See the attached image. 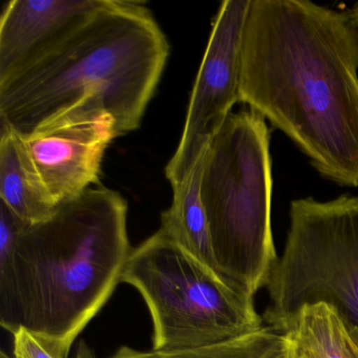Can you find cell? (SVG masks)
I'll use <instances>...</instances> for the list:
<instances>
[{"label": "cell", "mask_w": 358, "mask_h": 358, "mask_svg": "<svg viewBox=\"0 0 358 358\" xmlns=\"http://www.w3.org/2000/svg\"><path fill=\"white\" fill-rule=\"evenodd\" d=\"M131 250L119 192L98 185L60 203L0 253V324L12 335L26 329L68 358L112 297Z\"/></svg>", "instance_id": "2"}, {"label": "cell", "mask_w": 358, "mask_h": 358, "mask_svg": "<svg viewBox=\"0 0 358 358\" xmlns=\"http://www.w3.org/2000/svg\"><path fill=\"white\" fill-rule=\"evenodd\" d=\"M121 282L148 306L156 354L205 349L264 326L253 297L232 289L162 229L131 250Z\"/></svg>", "instance_id": "5"}, {"label": "cell", "mask_w": 358, "mask_h": 358, "mask_svg": "<svg viewBox=\"0 0 358 358\" xmlns=\"http://www.w3.org/2000/svg\"><path fill=\"white\" fill-rule=\"evenodd\" d=\"M110 358H161L160 355L154 353V352H142L133 348L123 345L117 350L116 353Z\"/></svg>", "instance_id": "15"}, {"label": "cell", "mask_w": 358, "mask_h": 358, "mask_svg": "<svg viewBox=\"0 0 358 358\" xmlns=\"http://www.w3.org/2000/svg\"><path fill=\"white\" fill-rule=\"evenodd\" d=\"M106 0H12L0 20V83L57 47Z\"/></svg>", "instance_id": "9"}, {"label": "cell", "mask_w": 358, "mask_h": 358, "mask_svg": "<svg viewBox=\"0 0 358 358\" xmlns=\"http://www.w3.org/2000/svg\"><path fill=\"white\" fill-rule=\"evenodd\" d=\"M169 56L143 3L106 0L41 59L0 83V127L22 137L71 113H104L119 137L141 125Z\"/></svg>", "instance_id": "3"}, {"label": "cell", "mask_w": 358, "mask_h": 358, "mask_svg": "<svg viewBox=\"0 0 358 358\" xmlns=\"http://www.w3.org/2000/svg\"><path fill=\"white\" fill-rule=\"evenodd\" d=\"M13 357L60 358L26 329H20L13 334Z\"/></svg>", "instance_id": "14"}, {"label": "cell", "mask_w": 358, "mask_h": 358, "mask_svg": "<svg viewBox=\"0 0 358 358\" xmlns=\"http://www.w3.org/2000/svg\"><path fill=\"white\" fill-rule=\"evenodd\" d=\"M0 203L28 223L49 219L57 204L41 181L22 136L8 127L0 133Z\"/></svg>", "instance_id": "10"}, {"label": "cell", "mask_w": 358, "mask_h": 358, "mask_svg": "<svg viewBox=\"0 0 358 358\" xmlns=\"http://www.w3.org/2000/svg\"><path fill=\"white\" fill-rule=\"evenodd\" d=\"M252 0H225L213 20L179 145L165 169L171 187L179 185L205 154L232 108L241 102L245 27Z\"/></svg>", "instance_id": "7"}, {"label": "cell", "mask_w": 358, "mask_h": 358, "mask_svg": "<svg viewBox=\"0 0 358 358\" xmlns=\"http://www.w3.org/2000/svg\"><path fill=\"white\" fill-rule=\"evenodd\" d=\"M116 124L104 113H71L22 137L24 148L56 204L99 184L104 154Z\"/></svg>", "instance_id": "8"}, {"label": "cell", "mask_w": 358, "mask_h": 358, "mask_svg": "<svg viewBox=\"0 0 358 358\" xmlns=\"http://www.w3.org/2000/svg\"><path fill=\"white\" fill-rule=\"evenodd\" d=\"M204 156L205 154L201 157L190 175L182 183L173 186V203L161 215L160 229L220 276L211 246L206 213L201 198Z\"/></svg>", "instance_id": "12"}, {"label": "cell", "mask_w": 358, "mask_h": 358, "mask_svg": "<svg viewBox=\"0 0 358 358\" xmlns=\"http://www.w3.org/2000/svg\"><path fill=\"white\" fill-rule=\"evenodd\" d=\"M350 16H351L352 20H353L354 26L356 29V35H357V43H358V3L352 8L349 11Z\"/></svg>", "instance_id": "17"}, {"label": "cell", "mask_w": 358, "mask_h": 358, "mask_svg": "<svg viewBox=\"0 0 358 358\" xmlns=\"http://www.w3.org/2000/svg\"><path fill=\"white\" fill-rule=\"evenodd\" d=\"M75 358H97V356H96L95 351L85 341H81L77 345L76 357Z\"/></svg>", "instance_id": "16"}, {"label": "cell", "mask_w": 358, "mask_h": 358, "mask_svg": "<svg viewBox=\"0 0 358 358\" xmlns=\"http://www.w3.org/2000/svg\"><path fill=\"white\" fill-rule=\"evenodd\" d=\"M290 227L267 288V326L282 333L305 306L328 303L358 329V198L291 202Z\"/></svg>", "instance_id": "6"}, {"label": "cell", "mask_w": 358, "mask_h": 358, "mask_svg": "<svg viewBox=\"0 0 358 358\" xmlns=\"http://www.w3.org/2000/svg\"><path fill=\"white\" fill-rule=\"evenodd\" d=\"M358 43L349 12L310 0H252L241 102L341 186L358 187Z\"/></svg>", "instance_id": "1"}, {"label": "cell", "mask_w": 358, "mask_h": 358, "mask_svg": "<svg viewBox=\"0 0 358 358\" xmlns=\"http://www.w3.org/2000/svg\"><path fill=\"white\" fill-rule=\"evenodd\" d=\"M161 358H289L282 333L264 324L259 330L213 347Z\"/></svg>", "instance_id": "13"}, {"label": "cell", "mask_w": 358, "mask_h": 358, "mask_svg": "<svg viewBox=\"0 0 358 358\" xmlns=\"http://www.w3.org/2000/svg\"><path fill=\"white\" fill-rule=\"evenodd\" d=\"M282 333L289 358H358V329L328 303L301 308Z\"/></svg>", "instance_id": "11"}, {"label": "cell", "mask_w": 358, "mask_h": 358, "mask_svg": "<svg viewBox=\"0 0 358 358\" xmlns=\"http://www.w3.org/2000/svg\"><path fill=\"white\" fill-rule=\"evenodd\" d=\"M0 358H14V357H10L9 355H8L7 353H6L5 351H1V354H0Z\"/></svg>", "instance_id": "18"}, {"label": "cell", "mask_w": 358, "mask_h": 358, "mask_svg": "<svg viewBox=\"0 0 358 358\" xmlns=\"http://www.w3.org/2000/svg\"><path fill=\"white\" fill-rule=\"evenodd\" d=\"M270 131L253 112L231 113L204 156L201 198L222 280L253 297L278 262L271 226Z\"/></svg>", "instance_id": "4"}]
</instances>
